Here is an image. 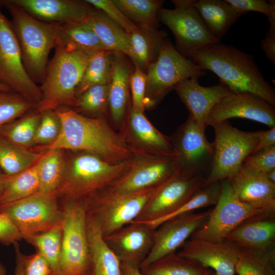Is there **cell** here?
I'll return each mask as SVG.
<instances>
[{"mask_svg":"<svg viewBox=\"0 0 275 275\" xmlns=\"http://www.w3.org/2000/svg\"><path fill=\"white\" fill-rule=\"evenodd\" d=\"M170 140L177 156L178 169L203 175L207 169L210 171L214 153L213 143L208 141L205 130L190 115Z\"/></svg>","mask_w":275,"mask_h":275,"instance_id":"2e32d148","label":"cell"},{"mask_svg":"<svg viewBox=\"0 0 275 275\" xmlns=\"http://www.w3.org/2000/svg\"><path fill=\"white\" fill-rule=\"evenodd\" d=\"M269 30L265 38L261 40V49L268 60L275 65V13L267 17Z\"/></svg>","mask_w":275,"mask_h":275,"instance_id":"816d5d0a","label":"cell"},{"mask_svg":"<svg viewBox=\"0 0 275 275\" xmlns=\"http://www.w3.org/2000/svg\"><path fill=\"white\" fill-rule=\"evenodd\" d=\"M11 16L10 21L26 71L35 83L43 81L50 51L54 49L60 24L39 20L10 0H0Z\"/></svg>","mask_w":275,"mask_h":275,"instance_id":"3957f363","label":"cell"},{"mask_svg":"<svg viewBox=\"0 0 275 275\" xmlns=\"http://www.w3.org/2000/svg\"><path fill=\"white\" fill-rule=\"evenodd\" d=\"M268 180L273 184H275V169L265 173Z\"/></svg>","mask_w":275,"mask_h":275,"instance_id":"9f6ffc18","label":"cell"},{"mask_svg":"<svg viewBox=\"0 0 275 275\" xmlns=\"http://www.w3.org/2000/svg\"><path fill=\"white\" fill-rule=\"evenodd\" d=\"M66 160L64 150H47L36 163L39 187L38 193L56 194L63 176Z\"/></svg>","mask_w":275,"mask_h":275,"instance_id":"1f68e13d","label":"cell"},{"mask_svg":"<svg viewBox=\"0 0 275 275\" xmlns=\"http://www.w3.org/2000/svg\"><path fill=\"white\" fill-rule=\"evenodd\" d=\"M191 59L182 56L166 38L156 59L147 69L145 107H152L180 82L205 75Z\"/></svg>","mask_w":275,"mask_h":275,"instance_id":"52a82bcc","label":"cell"},{"mask_svg":"<svg viewBox=\"0 0 275 275\" xmlns=\"http://www.w3.org/2000/svg\"><path fill=\"white\" fill-rule=\"evenodd\" d=\"M112 53L103 50L90 57L76 88V98L92 86L109 84L114 61Z\"/></svg>","mask_w":275,"mask_h":275,"instance_id":"f35d334b","label":"cell"},{"mask_svg":"<svg viewBox=\"0 0 275 275\" xmlns=\"http://www.w3.org/2000/svg\"><path fill=\"white\" fill-rule=\"evenodd\" d=\"M56 43L68 50L80 51L90 57L107 50L84 20L60 24Z\"/></svg>","mask_w":275,"mask_h":275,"instance_id":"83f0119b","label":"cell"},{"mask_svg":"<svg viewBox=\"0 0 275 275\" xmlns=\"http://www.w3.org/2000/svg\"><path fill=\"white\" fill-rule=\"evenodd\" d=\"M108 51L128 55L129 34L103 12L90 10L84 20Z\"/></svg>","mask_w":275,"mask_h":275,"instance_id":"f546056e","label":"cell"},{"mask_svg":"<svg viewBox=\"0 0 275 275\" xmlns=\"http://www.w3.org/2000/svg\"><path fill=\"white\" fill-rule=\"evenodd\" d=\"M6 175L3 172L2 170L0 169V197L3 190L4 181L6 178Z\"/></svg>","mask_w":275,"mask_h":275,"instance_id":"6f0895ef","label":"cell"},{"mask_svg":"<svg viewBox=\"0 0 275 275\" xmlns=\"http://www.w3.org/2000/svg\"><path fill=\"white\" fill-rule=\"evenodd\" d=\"M157 187L129 193L105 189L87 199V212L97 219L105 237L135 220Z\"/></svg>","mask_w":275,"mask_h":275,"instance_id":"30bf717a","label":"cell"},{"mask_svg":"<svg viewBox=\"0 0 275 275\" xmlns=\"http://www.w3.org/2000/svg\"><path fill=\"white\" fill-rule=\"evenodd\" d=\"M202 70L215 73L233 93H250L275 105V91L253 57L220 42L203 47L189 57Z\"/></svg>","mask_w":275,"mask_h":275,"instance_id":"7a4b0ae2","label":"cell"},{"mask_svg":"<svg viewBox=\"0 0 275 275\" xmlns=\"http://www.w3.org/2000/svg\"><path fill=\"white\" fill-rule=\"evenodd\" d=\"M42 154L0 138V169L13 175L35 164Z\"/></svg>","mask_w":275,"mask_h":275,"instance_id":"8d00e7d4","label":"cell"},{"mask_svg":"<svg viewBox=\"0 0 275 275\" xmlns=\"http://www.w3.org/2000/svg\"><path fill=\"white\" fill-rule=\"evenodd\" d=\"M22 237L7 214L0 212V242L4 244L15 243Z\"/></svg>","mask_w":275,"mask_h":275,"instance_id":"f907efd6","label":"cell"},{"mask_svg":"<svg viewBox=\"0 0 275 275\" xmlns=\"http://www.w3.org/2000/svg\"><path fill=\"white\" fill-rule=\"evenodd\" d=\"M61 129V123L56 111L41 113L35 137V145L48 146L54 142Z\"/></svg>","mask_w":275,"mask_h":275,"instance_id":"ee69618b","label":"cell"},{"mask_svg":"<svg viewBox=\"0 0 275 275\" xmlns=\"http://www.w3.org/2000/svg\"><path fill=\"white\" fill-rule=\"evenodd\" d=\"M120 133L133 155L177 157L170 137L157 130L144 113L132 107Z\"/></svg>","mask_w":275,"mask_h":275,"instance_id":"ac0fdd59","label":"cell"},{"mask_svg":"<svg viewBox=\"0 0 275 275\" xmlns=\"http://www.w3.org/2000/svg\"><path fill=\"white\" fill-rule=\"evenodd\" d=\"M206 179L202 174L177 169L169 179L157 187L133 222L145 223L155 229L158 222L178 209L203 187Z\"/></svg>","mask_w":275,"mask_h":275,"instance_id":"8fae6325","label":"cell"},{"mask_svg":"<svg viewBox=\"0 0 275 275\" xmlns=\"http://www.w3.org/2000/svg\"><path fill=\"white\" fill-rule=\"evenodd\" d=\"M130 75L125 61L116 57L113 61L109 82L108 106L112 120L117 125L122 124L124 119L128 100Z\"/></svg>","mask_w":275,"mask_h":275,"instance_id":"4dcf8cb0","label":"cell"},{"mask_svg":"<svg viewBox=\"0 0 275 275\" xmlns=\"http://www.w3.org/2000/svg\"><path fill=\"white\" fill-rule=\"evenodd\" d=\"M241 248L228 240L220 242L190 238L177 253L212 269L216 275H235Z\"/></svg>","mask_w":275,"mask_h":275,"instance_id":"ffe728a7","label":"cell"},{"mask_svg":"<svg viewBox=\"0 0 275 275\" xmlns=\"http://www.w3.org/2000/svg\"><path fill=\"white\" fill-rule=\"evenodd\" d=\"M39 187L36 163L13 175H6L0 207L34 195L38 193Z\"/></svg>","mask_w":275,"mask_h":275,"instance_id":"d6a6232c","label":"cell"},{"mask_svg":"<svg viewBox=\"0 0 275 275\" xmlns=\"http://www.w3.org/2000/svg\"><path fill=\"white\" fill-rule=\"evenodd\" d=\"M131 158L112 163L93 154L79 152L66 160L62 180L56 194L70 200L91 198L118 179L129 167Z\"/></svg>","mask_w":275,"mask_h":275,"instance_id":"5b68a950","label":"cell"},{"mask_svg":"<svg viewBox=\"0 0 275 275\" xmlns=\"http://www.w3.org/2000/svg\"><path fill=\"white\" fill-rule=\"evenodd\" d=\"M121 275H143L140 268L120 262Z\"/></svg>","mask_w":275,"mask_h":275,"instance_id":"11a10c76","label":"cell"},{"mask_svg":"<svg viewBox=\"0 0 275 275\" xmlns=\"http://www.w3.org/2000/svg\"><path fill=\"white\" fill-rule=\"evenodd\" d=\"M194 6L209 32L219 40L241 16L226 0H194Z\"/></svg>","mask_w":275,"mask_h":275,"instance_id":"4316f807","label":"cell"},{"mask_svg":"<svg viewBox=\"0 0 275 275\" xmlns=\"http://www.w3.org/2000/svg\"><path fill=\"white\" fill-rule=\"evenodd\" d=\"M0 84L19 93L34 106L41 99L40 86L32 80L25 70L16 37L1 7Z\"/></svg>","mask_w":275,"mask_h":275,"instance_id":"5bb4252c","label":"cell"},{"mask_svg":"<svg viewBox=\"0 0 275 275\" xmlns=\"http://www.w3.org/2000/svg\"><path fill=\"white\" fill-rule=\"evenodd\" d=\"M87 225L93 275H121L120 261L105 241L97 219L88 212Z\"/></svg>","mask_w":275,"mask_h":275,"instance_id":"484cf974","label":"cell"},{"mask_svg":"<svg viewBox=\"0 0 275 275\" xmlns=\"http://www.w3.org/2000/svg\"><path fill=\"white\" fill-rule=\"evenodd\" d=\"M221 181L205 185L178 209L158 222L155 226V229L163 222L171 218L184 213L194 212L197 209L215 205L221 195Z\"/></svg>","mask_w":275,"mask_h":275,"instance_id":"b9f144b4","label":"cell"},{"mask_svg":"<svg viewBox=\"0 0 275 275\" xmlns=\"http://www.w3.org/2000/svg\"><path fill=\"white\" fill-rule=\"evenodd\" d=\"M275 247L265 249L241 248L235 266L238 275H275Z\"/></svg>","mask_w":275,"mask_h":275,"instance_id":"d590c367","label":"cell"},{"mask_svg":"<svg viewBox=\"0 0 275 275\" xmlns=\"http://www.w3.org/2000/svg\"><path fill=\"white\" fill-rule=\"evenodd\" d=\"M213 159L205 185L235 176L258 142V132L239 130L224 121L213 126Z\"/></svg>","mask_w":275,"mask_h":275,"instance_id":"ba28073f","label":"cell"},{"mask_svg":"<svg viewBox=\"0 0 275 275\" xmlns=\"http://www.w3.org/2000/svg\"><path fill=\"white\" fill-rule=\"evenodd\" d=\"M241 15L249 11L261 13L267 17L275 13V1L271 0H226Z\"/></svg>","mask_w":275,"mask_h":275,"instance_id":"c3c4849f","label":"cell"},{"mask_svg":"<svg viewBox=\"0 0 275 275\" xmlns=\"http://www.w3.org/2000/svg\"><path fill=\"white\" fill-rule=\"evenodd\" d=\"M16 254L15 275H23L24 257L20 252L17 242L14 243Z\"/></svg>","mask_w":275,"mask_h":275,"instance_id":"db71d44e","label":"cell"},{"mask_svg":"<svg viewBox=\"0 0 275 275\" xmlns=\"http://www.w3.org/2000/svg\"><path fill=\"white\" fill-rule=\"evenodd\" d=\"M208 275H216V274H215V273H212V274H208Z\"/></svg>","mask_w":275,"mask_h":275,"instance_id":"94428289","label":"cell"},{"mask_svg":"<svg viewBox=\"0 0 275 275\" xmlns=\"http://www.w3.org/2000/svg\"><path fill=\"white\" fill-rule=\"evenodd\" d=\"M62 227H56L25 239L33 244L37 249L38 252L47 261L51 269V275H59Z\"/></svg>","mask_w":275,"mask_h":275,"instance_id":"ab89813d","label":"cell"},{"mask_svg":"<svg viewBox=\"0 0 275 275\" xmlns=\"http://www.w3.org/2000/svg\"><path fill=\"white\" fill-rule=\"evenodd\" d=\"M198 79L190 78L182 80L174 89L189 111V115L205 130L210 111L223 98L233 92L221 83L210 87L202 86Z\"/></svg>","mask_w":275,"mask_h":275,"instance_id":"7402d4cb","label":"cell"},{"mask_svg":"<svg viewBox=\"0 0 275 275\" xmlns=\"http://www.w3.org/2000/svg\"><path fill=\"white\" fill-rule=\"evenodd\" d=\"M88 4L101 10L114 22L118 24L127 33L130 34L139 27L131 21L111 0H87Z\"/></svg>","mask_w":275,"mask_h":275,"instance_id":"f6af8a7d","label":"cell"},{"mask_svg":"<svg viewBox=\"0 0 275 275\" xmlns=\"http://www.w3.org/2000/svg\"><path fill=\"white\" fill-rule=\"evenodd\" d=\"M226 239L240 248L265 249L274 246L275 216L245 222L232 231Z\"/></svg>","mask_w":275,"mask_h":275,"instance_id":"d4e9b609","label":"cell"},{"mask_svg":"<svg viewBox=\"0 0 275 275\" xmlns=\"http://www.w3.org/2000/svg\"><path fill=\"white\" fill-rule=\"evenodd\" d=\"M109 84L92 86L76 98L74 106L78 112L100 117L109 104Z\"/></svg>","mask_w":275,"mask_h":275,"instance_id":"60d3db41","label":"cell"},{"mask_svg":"<svg viewBox=\"0 0 275 275\" xmlns=\"http://www.w3.org/2000/svg\"><path fill=\"white\" fill-rule=\"evenodd\" d=\"M242 166L264 173L275 169V146L251 153Z\"/></svg>","mask_w":275,"mask_h":275,"instance_id":"bcb514c9","label":"cell"},{"mask_svg":"<svg viewBox=\"0 0 275 275\" xmlns=\"http://www.w3.org/2000/svg\"><path fill=\"white\" fill-rule=\"evenodd\" d=\"M54 49L44 79L40 86L41 99L34 107L41 113L74 106L76 90L90 58L80 51L68 50L57 43Z\"/></svg>","mask_w":275,"mask_h":275,"instance_id":"277c9868","label":"cell"},{"mask_svg":"<svg viewBox=\"0 0 275 275\" xmlns=\"http://www.w3.org/2000/svg\"><path fill=\"white\" fill-rule=\"evenodd\" d=\"M115 5L138 27L157 30L158 13L163 1L159 0H113ZM136 25V24H135Z\"/></svg>","mask_w":275,"mask_h":275,"instance_id":"e575fe53","label":"cell"},{"mask_svg":"<svg viewBox=\"0 0 275 275\" xmlns=\"http://www.w3.org/2000/svg\"><path fill=\"white\" fill-rule=\"evenodd\" d=\"M41 117V113L33 108L5 125L0 130V138L30 149L35 146V137Z\"/></svg>","mask_w":275,"mask_h":275,"instance_id":"74e56055","label":"cell"},{"mask_svg":"<svg viewBox=\"0 0 275 275\" xmlns=\"http://www.w3.org/2000/svg\"><path fill=\"white\" fill-rule=\"evenodd\" d=\"M257 132L258 142L253 152L275 146V126L269 130Z\"/></svg>","mask_w":275,"mask_h":275,"instance_id":"f5cc1de1","label":"cell"},{"mask_svg":"<svg viewBox=\"0 0 275 275\" xmlns=\"http://www.w3.org/2000/svg\"><path fill=\"white\" fill-rule=\"evenodd\" d=\"M155 231L145 223L132 222L103 237L120 262L140 268L152 248Z\"/></svg>","mask_w":275,"mask_h":275,"instance_id":"44dd1931","label":"cell"},{"mask_svg":"<svg viewBox=\"0 0 275 275\" xmlns=\"http://www.w3.org/2000/svg\"><path fill=\"white\" fill-rule=\"evenodd\" d=\"M12 90L8 87L0 84V92L11 91Z\"/></svg>","mask_w":275,"mask_h":275,"instance_id":"680465c9","label":"cell"},{"mask_svg":"<svg viewBox=\"0 0 275 275\" xmlns=\"http://www.w3.org/2000/svg\"><path fill=\"white\" fill-rule=\"evenodd\" d=\"M146 80V74L140 68L135 66V70L129 77V88L132 94V107L143 113L145 108Z\"/></svg>","mask_w":275,"mask_h":275,"instance_id":"7dc6e473","label":"cell"},{"mask_svg":"<svg viewBox=\"0 0 275 275\" xmlns=\"http://www.w3.org/2000/svg\"><path fill=\"white\" fill-rule=\"evenodd\" d=\"M35 18L60 24L83 21L91 9L75 0H10Z\"/></svg>","mask_w":275,"mask_h":275,"instance_id":"cb8c5ba5","label":"cell"},{"mask_svg":"<svg viewBox=\"0 0 275 275\" xmlns=\"http://www.w3.org/2000/svg\"><path fill=\"white\" fill-rule=\"evenodd\" d=\"M23 275H51V271L47 261L37 252L24 257Z\"/></svg>","mask_w":275,"mask_h":275,"instance_id":"681fc988","label":"cell"},{"mask_svg":"<svg viewBox=\"0 0 275 275\" xmlns=\"http://www.w3.org/2000/svg\"><path fill=\"white\" fill-rule=\"evenodd\" d=\"M61 123L60 133L42 150L61 149L85 152L112 163L130 159L133 153L120 133L102 116L89 117L68 107L55 110Z\"/></svg>","mask_w":275,"mask_h":275,"instance_id":"6da1fadb","label":"cell"},{"mask_svg":"<svg viewBox=\"0 0 275 275\" xmlns=\"http://www.w3.org/2000/svg\"><path fill=\"white\" fill-rule=\"evenodd\" d=\"M0 275H6V271L3 266V265L0 263Z\"/></svg>","mask_w":275,"mask_h":275,"instance_id":"91938a15","label":"cell"},{"mask_svg":"<svg viewBox=\"0 0 275 275\" xmlns=\"http://www.w3.org/2000/svg\"><path fill=\"white\" fill-rule=\"evenodd\" d=\"M211 209L191 212L171 218L155 229L152 248L141 264L143 268L154 261L176 252L207 221Z\"/></svg>","mask_w":275,"mask_h":275,"instance_id":"e0dca14e","label":"cell"},{"mask_svg":"<svg viewBox=\"0 0 275 275\" xmlns=\"http://www.w3.org/2000/svg\"><path fill=\"white\" fill-rule=\"evenodd\" d=\"M139 28L129 34L128 56L143 70L156 59L167 34L163 31Z\"/></svg>","mask_w":275,"mask_h":275,"instance_id":"f1b7e54d","label":"cell"},{"mask_svg":"<svg viewBox=\"0 0 275 275\" xmlns=\"http://www.w3.org/2000/svg\"><path fill=\"white\" fill-rule=\"evenodd\" d=\"M177 157L133 155L126 171L106 189L129 193L157 187L177 169Z\"/></svg>","mask_w":275,"mask_h":275,"instance_id":"9a60e30c","label":"cell"},{"mask_svg":"<svg viewBox=\"0 0 275 275\" xmlns=\"http://www.w3.org/2000/svg\"><path fill=\"white\" fill-rule=\"evenodd\" d=\"M56 194L37 193L21 200L0 207V212L7 214L22 238L62 226L63 211L59 209Z\"/></svg>","mask_w":275,"mask_h":275,"instance_id":"7c38bea8","label":"cell"},{"mask_svg":"<svg viewBox=\"0 0 275 275\" xmlns=\"http://www.w3.org/2000/svg\"><path fill=\"white\" fill-rule=\"evenodd\" d=\"M59 275H93L87 234V200L66 199Z\"/></svg>","mask_w":275,"mask_h":275,"instance_id":"8992f818","label":"cell"},{"mask_svg":"<svg viewBox=\"0 0 275 275\" xmlns=\"http://www.w3.org/2000/svg\"><path fill=\"white\" fill-rule=\"evenodd\" d=\"M221 193L205 223L190 238L212 242L226 240L234 229L248 221L265 216H275V212L241 201L233 192L229 180L221 181Z\"/></svg>","mask_w":275,"mask_h":275,"instance_id":"9c48e42d","label":"cell"},{"mask_svg":"<svg viewBox=\"0 0 275 275\" xmlns=\"http://www.w3.org/2000/svg\"><path fill=\"white\" fill-rule=\"evenodd\" d=\"M173 9L161 8L158 18L173 33L176 49L189 58L207 45L220 42L209 32L194 6V0H173Z\"/></svg>","mask_w":275,"mask_h":275,"instance_id":"4fadbf2b","label":"cell"},{"mask_svg":"<svg viewBox=\"0 0 275 275\" xmlns=\"http://www.w3.org/2000/svg\"><path fill=\"white\" fill-rule=\"evenodd\" d=\"M240 118L275 126L274 105L250 93H232L210 111L206 125L213 126L230 118Z\"/></svg>","mask_w":275,"mask_h":275,"instance_id":"d6986e66","label":"cell"},{"mask_svg":"<svg viewBox=\"0 0 275 275\" xmlns=\"http://www.w3.org/2000/svg\"><path fill=\"white\" fill-rule=\"evenodd\" d=\"M228 180L239 200L275 212V184L265 173L242 166L235 176Z\"/></svg>","mask_w":275,"mask_h":275,"instance_id":"603a6c76","label":"cell"},{"mask_svg":"<svg viewBox=\"0 0 275 275\" xmlns=\"http://www.w3.org/2000/svg\"><path fill=\"white\" fill-rule=\"evenodd\" d=\"M34 107L31 102L18 93L12 91L0 92V130Z\"/></svg>","mask_w":275,"mask_h":275,"instance_id":"7bdbcfd3","label":"cell"},{"mask_svg":"<svg viewBox=\"0 0 275 275\" xmlns=\"http://www.w3.org/2000/svg\"><path fill=\"white\" fill-rule=\"evenodd\" d=\"M140 269L143 275H208L214 273L212 269L183 257L177 252Z\"/></svg>","mask_w":275,"mask_h":275,"instance_id":"836d02e7","label":"cell"}]
</instances>
